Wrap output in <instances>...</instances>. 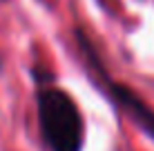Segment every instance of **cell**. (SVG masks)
I'll return each instance as SVG.
<instances>
[{"instance_id": "2", "label": "cell", "mask_w": 154, "mask_h": 151, "mask_svg": "<svg viewBox=\"0 0 154 151\" xmlns=\"http://www.w3.org/2000/svg\"><path fill=\"white\" fill-rule=\"evenodd\" d=\"M72 38L78 56L83 58V67L87 71L92 85L109 100V105L114 107V111L121 118H125L150 142H154V107L145 100V96L141 91H136L132 85H127V82L109 74L107 62L103 60V54L96 47L94 38L78 22L72 29Z\"/></svg>"}, {"instance_id": "1", "label": "cell", "mask_w": 154, "mask_h": 151, "mask_svg": "<svg viewBox=\"0 0 154 151\" xmlns=\"http://www.w3.org/2000/svg\"><path fill=\"white\" fill-rule=\"evenodd\" d=\"M34 82L36 129L45 151H85L87 120L74 93L56 85L58 76L49 65L34 62L29 67Z\"/></svg>"}]
</instances>
